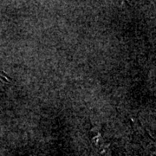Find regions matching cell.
I'll use <instances>...</instances> for the list:
<instances>
[{"label":"cell","mask_w":156,"mask_h":156,"mask_svg":"<svg viewBox=\"0 0 156 156\" xmlns=\"http://www.w3.org/2000/svg\"><path fill=\"white\" fill-rule=\"evenodd\" d=\"M10 81H11L10 77L6 74H5L4 71H1L0 70V83H9Z\"/></svg>","instance_id":"obj_1"}]
</instances>
